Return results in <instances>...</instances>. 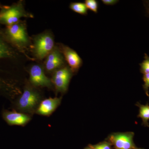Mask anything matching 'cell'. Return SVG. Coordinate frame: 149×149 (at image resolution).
<instances>
[{
    "label": "cell",
    "instance_id": "8fae6325",
    "mask_svg": "<svg viewBox=\"0 0 149 149\" xmlns=\"http://www.w3.org/2000/svg\"><path fill=\"white\" fill-rule=\"evenodd\" d=\"M3 117L10 125L21 126L26 125L31 119L27 114L16 111H5L3 113Z\"/></svg>",
    "mask_w": 149,
    "mask_h": 149
},
{
    "label": "cell",
    "instance_id": "ffe728a7",
    "mask_svg": "<svg viewBox=\"0 0 149 149\" xmlns=\"http://www.w3.org/2000/svg\"><path fill=\"white\" fill-rule=\"evenodd\" d=\"M143 4L147 16L149 17V0L143 1Z\"/></svg>",
    "mask_w": 149,
    "mask_h": 149
},
{
    "label": "cell",
    "instance_id": "30bf717a",
    "mask_svg": "<svg viewBox=\"0 0 149 149\" xmlns=\"http://www.w3.org/2000/svg\"><path fill=\"white\" fill-rule=\"evenodd\" d=\"M61 98H49L40 102L36 113L44 116H49L56 109L61 102Z\"/></svg>",
    "mask_w": 149,
    "mask_h": 149
},
{
    "label": "cell",
    "instance_id": "9c48e42d",
    "mask_svg": "<svg viewBox=\"0 0 149 149\" xmlns=\"http://www.w3.org/2000/svg\"><path fill=\"white\" fill-rule=\"evenodd\" d=\"M133 133H119L112 135L110 141L116 149H136Z\"/></svg>",
    "mask_w": 149,
    "mask_h": 149
},
{
    "label": "cell",
    "instance_id": "2e32d148",
    "mask_svg": "<svg viewBox=\"0 0 149 149\" xmlns=\"http://www.w3.org/2000/svg\"><path fill=\"white\" fill-rule=\"evenodd\" d=\"M85 3L88 9L97 13L98 10L99 4L96 0H85Z\"/></svg>",
    "mask_w": 149,
    "mask_h": 149
},
{
    "label": "cell",
    "instance_id": "7c38bea8",
    "mask_svg": "<svg viewBox=\"0 0 149 149\" xmlns=\"http://www.w3.org/2000/svg\"><path fill=\"white\" fill-rule=\"evenodd\" d=\"M10 44H12L7 37L5 31L0 30V61L12 59L15 57V52Z\"/></svg>",
    "mask_w": 149,
    "mask_h": 149
},
{
    "label": "cell",
    "instance_id": "5b68a950",
    "mask_svg": "<svg viewBox=\"0 0 149 149\" xmlns=\"http://www.w3.org/2000/svg\"><path fill=\"white\" fill-rule=\"evenodd\" d=\"M72 75V70L67 65L53 72V75L51 80L58 92L64 93L67 91Z\"/></svg>",
    "mask_w": 149,
    "mask_h": 149
},
{
    "label": "cell",
    "instance_id": "ac0fdd59",
    "mask_svg": "<svg viewBox=\"0 0 149 149\" xmlns=\"http://www.w3.org/2000/svg\"><path fill=\"white\" fill-rule=\"evenodd\" d=\"M90 148L92 149H111L109 144L107 143H102L95 146H91Z\"/></svg>",
    "mask_w": 149,
    "mask_h": 149
},
{
    "label": "cell",
    "instance_id": "d6986e66",
    "mask_svg": "<svg viewBox=\"0 0 149 149\" xmlns=\"http://www.w3.org/2000/svg\"><path fill=\"white\" fill-rule=\"evenodd\" d=\"M104 4L107 6H113L119 2L118 0H102Z\"/></svg>",
    "mask_w": 149,
    "mask_h": 149
},
{
    "label": "cell",
    "instance_id": "7a4b0ae2",
    "mask_svg": "<svg viewBox=\"0 0 149 149\" xmlns=\"http://www.w3.org/2000/svg\"><path fill=\"white\" fill-rule=\"evenodd\" d=\"M41 102L39 93L32 87L26 86L19 99L17 107L22 111L31 113L36 111Z\"/></svg>",
    "mask_w": 149,
    "mask_h": 149
},
{
    "label": "cell",
    "instance_id": "8992f818",
    "mask_svg": "<svg viewBox=\"0 0 149 149\" xmlns=\"http://www.w3.org/2000/svg\"><path fill=\"white\" fill-rule=\"evenodd\" d=\"M65 61L59 48L55 47L46 57L45 67L47 72H54L66 65Z\"/></svg>",
    "mask_w": 149,
    "mask_h": 149
},
{
    "label": "cell",
    "instance_id": "9a60e30c",
    "mask_svg": "<svg viewBox=\"0 0 149 149\" xmlns=\"http://www.w3.org/2000/svg\"><path fill=\"white\" fill-rule=\"evenodd\" d=\"M139 65L141 73L143 74L149 73V56L147 54H145L144 60Z\"/></svg>",
    "mask_w": 149,
    "mask_h": 149
},
{
    "label": "cell",
    "instance_id": "5bb4252c",
    "mask_svg": "<svg viewBox=\"0 0 149 149\" xmlns=\"http://www.w3.org/2000/svg\"><path fill=\"white\" fill-rule=\"evenodd\" d=\"M69 8L74 12L81 15H86L88 14V9L85 3L72 2L70 5Z\"/></svg>",
    "mask_w": 149,
    "mask_h": 149
},
{
    "label": "cell",
    "instance_id": "52a82bcc",
    "mask_svg": "<svg viewBox=\"0 0 149 149\" xmlns=\"http://www.w3.org/2000/svg\"><path fill=\"white\" fill-rule=\"evenodd\" d=\"M29 81L35 87L50 88L52 85V80L46 76L42 67L37 64L30 68Z\"/></svg>",
    "mask_w": 149,
    "mask_h": 149
},
{
    "label": "cell",
    "instance_id": "44dd1931",
    "mask_svg": "<svg viewBox=\"0 0 149 149\" xmlns=\"http://www.w3.org/2000/svg\"><path fill=\"white\" fill-rule=\"evenodd\" d=\"M92 149L91 148H87V149Z\"/></svg>",
    "mask_w": 149,
    "mask_h": 149
},
{
    "label": "cell",
    "instance_id": "6da1fadb",
    "mask_svg": "<svg viewBox=\"0 0 149 149\" xmlns=\"http://www.w3.org/2000/svg\"><path fill=\"white\" fill-rule=\"evenodd\" d=\"M28 16L22 2L19 1L10 6L1 9L0 11V24L10 26L18 22L22 17Z\"/></svg>",
    "mask_w": 149,
    "mask_h": 149
},
{
    "label": "cell",
    "instance_id": "277c9868",
    "mask_svg": "<svg viewBox=\"0 0 149 149\" xmlns=\"http://www.w3.org/2000/svg\"><path fill=\"white\" fill-rule=\"evenodd\" d=\"M6 35L13 45L18 47L26 46L29 43L25 26L19 22L17 23L6 26Z\"/></svg>",
    "mask_w": 149,
    "mask_h": 149
},
{
    "label": "cell",
    "instance_id": "ba28073f",
    "mask_svg": "<svg viewBox=\"0 0 149 149\" xmlns=\"http://www.w3.org/2000/svg\"><path fill=\"white\" fill-rule=\"evenodd\" d=\"M60 49L72 73H76L83 65L82 58L77 52L68 46L61 45Z\"/></svg>",
    "mask_w": 149,
    "mask_h": 149
},
{
    "label": "cell",
    "instance_id": "7402d4cb",
    "mask_svg": "<svg viewBox=\"0 0 149 149\" xmlns=\"http://www.w3.org/2000/svg\"><path fill=\"white\" fill-rule=\"evenodd\" d=\"M136 149H141V148L138 149V148H136Z\"/></svg>",
    "mask_w": 149,
    "mask_h": 149
},
{
    "label": "cell",
    "instance_id": "e0dca14e",
    "mask_svg": "<svg viewBox=\"0 0 149 149\" xmlns=\"http://www.w3.org/2000/svg\"><path fill=\"white\" fill-rule=\"evenodd\" d=\"M143 80L144 83L143 85V88L145 91L146 95L148 97H149V73L143 74Z\"/></svg>",
    "mask_w": 149,
    "mask_h": 149
},
{
    "label": "cell",
    "instance_id": "3957f363",
    "mask_svg": "<svg viewBox=\"0 0 149 149\" xmlns=\"http://www.w3.org/2000/svg\"><path fill=\"white\" fill-rule=\"evenodd\" d=\"M52 35L45 32L37 35L34 42V52L37 58L42 60L46 57L54 48Z\"/></svg>",
    "mask_w": 149,
    "mask_h": 149
},
{
    "label": "cell",
    "instance_id": "4fadbf2b",
    "mask_svg": "<svg viewBox=\"0 0 149 149\" xmlns=\"http://www.w3.org/2000/svg\"><path fill=\"white\" fill-rule=\"evenodd\" d=\"M139 108V113L138 117L140 118L143 120V124L145 126L149 127V105L148 104L142 105L137 104Z\"/></svg>",
    "mask_w": 149,
    "mask_h": 149
}]
</instances>
